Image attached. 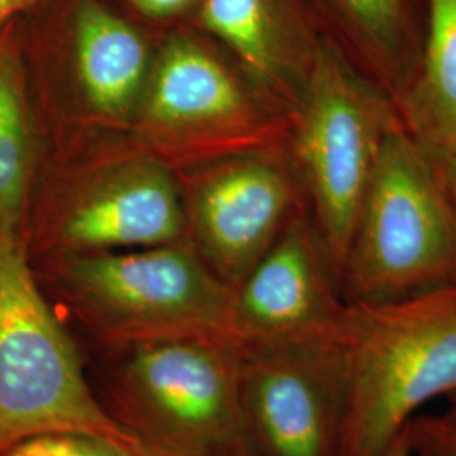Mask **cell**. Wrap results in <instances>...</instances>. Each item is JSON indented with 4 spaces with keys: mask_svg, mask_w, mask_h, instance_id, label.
<instances>
[{
    "mask_svg": "<svg viewBox=\"0 0 456 456\" xmlns=\"http://www.w3.org/2000/svg\"><path fill=\"white\" fill-rule=\"evenodd\" d=\"M395 124L387 102L333 39L322 37L308 63L294 151L338 281L380 149Z\"/></svg>",
    "mask_w": 456,
    "mask_h": 456,
    "instance_id": "obj_6",
    "label": "cell"
},
{
    "mask_svg": "<svg viewBox=\"0 0 456 456\" xmlns=\"http://www.w3.org/2000/svg\"><path fill=\"white\" fill-rule=\"evenodd\" d=\"M49 433H83L147 453L92 392L77 345L49 308L20 233L0 225V456Z\"/></svg>",
    "mask_w": 456,
    "mask_h": 456,
    "instance_id": "obj_3",
    "label": "cell"
},
{
    "mask_svg": "<svg viewBox=\"0 0 456 456\" xmlns=\"http://www.w3.org/2000/svg\"><path fill=\"white\" fill-rule=\"evenodd\" d=\"M61 277L88 322L115 345L230 338L235 288L180 242L75 254L63 262Z\"/></svg>",
    "mask_w": 456,
    "mask_h": 456,
    "instance_id": "obj_5",
    "label": "cell"
},
{
    "mask_svg": "<svg viewBox=\"0 0 456 456\" xmlns=\"http://www.w3.org/2000/svg\"><path fill=\"white\" fill-rule=\"evenodd\" d=\"M34 139L16 43L0 37V225L20 233L33 176Z\"/></svg>",
    "mask_w": 456,
    "mask_h": 456,
    "instance_id": "obj_15",
    "label": "cell"
},
{
    "mask_svg": "<svg viewBox=\"0 0 456 456\" xmlns=\"http://www.w3.org/2000/svg\"><path fill=\"white\" fill-rule=\"evenodd\" d=\"M291 186L279 164L247 156L210 171L193 195L191 218L201 257L239 286L279 239Z\"/></svg>",
    "mask_w": 456,
    "mask_h": 456,
    "instance_id": "obj_9",
    "label": "cell"
},
{
    "mask_svg": "<svg viewBox=\"0 0 456 456\" xmlns=\"http://www.w3.org/2000/svg\"><path fill=\"white\" fill-rule=\"evenodd\" d=\"M36 0H0V26L31 7Z\"/></svg>",
    "mask_w": 456,
    "mask_h": 456,
    "instance_id": "obj_21",
    "label": "cell"
},
{
    "mask_svg": "<svg viewBox=\"0 0 456 456\" xmlns=\"http://www.w3.org/2000/svg\"><path fill=\"white\" fill-rule=\"evenodd\" d=\"M435 158V156H433ZM435 161L438 164L441 178L444 181L450 195L453 198L456 205V158L448 156V158H435Z\"/></svg>",
    "mask_w": 456,
    "mask_h": 456,
    "instance_id": "obj_20",
    "label": "cell"
},
{
    "mask_svg": "<svg viewBox=\"0 0 456 456\" xmlns=\"http://www.w3.org/2000/svg\"><path fill=\"white\" fill-rule=\"evenodd\" d=\"M215 456H259L256 453V450L250 446V443H245V444H240V446H235V448H232V450H227V452H224V453H218V455Z\"/></svg>",
    "mask_w": 456,
    "mask_h": 456,
    "instance_id": "obj_23",
    "label": "cell"
},
{
    "mask_svg": "<svg viewBox=\"0 0 456 456\" xmlns=\"http://www.w3.org/2000/svg\"><path fill=\"white\" fill-rule=\"evenodd\" d=\"M203 28L262 80H273L303 46H314L297 0H203Z\"/></svg>",
    "mask_w": 456,
    "mask_h": 456,
    "instance_id": "obj_13",
    "label": "cell"
},
{
    "mask_svg": "<svg viewBox=\"0 0 456 456\" xmlns=\"http://www.w3.org/2000/svg\"><path fill=\"white\" fill-rule=\"evenodd\" d=\"M450 411H453V412H456V397L452 401V404H450Z\"/></svg>",
    "mask_w": 456,
    "mask_h": 456,
    "instance_id": "obj_24",
    "label": "cell"
},
{
    "mask_svg": "<svg viewBox=\"0 0 456 456\" xmlns=\"http://www.w3.org/2000/svg\"><path fill=\"white\" fill-rule=\"evenodd\" d=\"M419 77L406 98L408 131L435 158H456V0H424Z\"/></svg>",
    "mask_w": 456,
    "mask_h": 456,
    "instance_id": "obj_14",
    "label": "cell"
},
{
    "mask_svg": "<svg viewBox=\"0 0 456 456\" xmlns=\"http://www.w3.org/2000/svg\"><path fill=\"white\" fill-rule=\"evenodd\" d=\"M184 210L171 175L161 164H126L98 181L68 210L60 240L71 252L176 244Z\"/></svg>",
    "mask_w": 456,
    "mask_h": 456,
    "instance_id": "obj_10",
    "label": "cell"
},
{
    "mask_svg": "<svg viewBox=\"0 0 456 456\" xmlns=\"http://www.w3.org/2000/svg\"><path fill=\"white\" fill-rule=\"evenodd\" d=\"M132 7L149 19H171L186 12L196 0H129Z\"/></svg>",
    "mask_w": 456,
    "mask_h": 456,
    "instance_id": "obj_19",
    "label": "cell"
},
{
    "mask_svg": "<svg viewBox=\"0 0 456 456\" xmlns=\"http://www.w3.org/2000/svg\"><path fill=\"white\" fill-rule=\"evenodd\" d=\"M4 456H151L83 433H49L20 441Z\"/></svg>",
    "mask_w": 456,
    "mask_h": 456,
    "instance_id": "obj_17",
    "label": "cell"
},
{
    "mask_svg": "<svg viewBox=\"0 0 456 456\" xmlns=\"http://www.w3.org/2000/svg\"><path fill=\"white\" fill-rule=\"evenodd\" d=\"M411 456H456V412L418 414L406 426Z\"/></svg>",
    "mask_w": 456,
    "mask_h": 456,
    "instance_id": "obj_18",
    "label": "cell"
},
{
    "mask_svg": "<svg viewBox=\"0 0 456 456\" xmlns=\"http://www.w3.org/2000/svg\"><path fill=\"white\" fill-rule=\"evenodd\" d=\"M456 282V205L429 151L399 124L380 149L340 288L377 303Z\"/></svg>",
    "mask_w": 456,
    "mask_h": 456,
    "instance_id": "obj_2",
    "label": "cell"
},
{
    "mask_svg": "<svg viewBox=\"0 0 456 456\" xmlns=\"http://www.w3.org/2000/svg\"><path fill=\"white\" fill-rule=\"evenodd\" d=\"M379 456H411V448H409L406 429L403 431V435H401L397 440L392 441L387 450H384Z\"/></svg>",
    "mask_w": 456,
    "mask_h": 456,
    "instance_id": "obj_22",
    "label": "cell"
},
{
    "mask_svg": "<svg viewBox=\"0 0 456 456\" xmlns=\"http://www.w3.org/2000/svg\"><path fill=\"white\" fill-rule=\"evenodd\" d=\"M115 375V421L151 456H215L248 443L242 350L227 337L135 343Z\"/></svg>",
    "mask_w": 456,
    "mask_h": 456,
    "instance_id": "obj_4",
    "label": "cell"
},
{
    "mask_svg": "<svg viewBox=\"0 0 456 456\" xmlns=\"http://www.w3.org/2000/svg\"><path fill=\"white\" fill-rule=\"evenodd\" d=\"M139 112L152 132L184 134L242 124L250 109L220 60L193 37L176 34L151 68Z\"/></svg>",
    "mask_w": 456,
    "mask_h": 456,
    "instance_id": "obj_11",
    "label": "cell"
},
{
    "mask_svg": "<svg viewBox=\"0 0 456 456\" xmlns=\"http://www.w3.org/2000/svg\"><path fill=\"white\" fill-rule=\"evenodd\" d=\"M318 2L346 43L380 61L404 54L418 34L416 0Z\"/></svg>",
    "mask_w": 456,
    "mask_h": 456,
    "instance_id": "obj_16",
    "label": "cell"
},
{
    "mask_svg": "<svg viewBox=\"0 0 456 456\" xmlns=\"http://www.w3.org/2000/svg\"><path fill=\"white\" fill-rule=\"evenodd\" d=\"M338 337L242 350L245 433L257 455L342 456L346 374Z\"/></svg>",
    "mask_w": 456,
    "mask_h": 456,
    "instance_id": "obj_7",
    "label": "cell"
},
{
    "mask_svg": "<svg viewBox=\"0 0 456 456\" xmlns=\"http://www.w3.org/2000/svg\"><path fill=\"white\" fill-rule=\"evenodd\" d=\"M71 41L78 83L90 107L112 120L137 112L151 75L142 34L100 0H78Z\"/></svg>",
    "mask_w": 456,
    "mask_h": 456,
    "instance_id": "obj_12",
    "label": "cell"
},
{
    "mask_svg": "<svg viewBox=\"0 0 456 456\" xmlns=\"http://www.w3.org/2000/svg\"><path fill=\"white\" fill-rule=\"evenodd\" d=\"M345 308L320 235L293 225L235 286L228 337L240 350L333 340Z\"/></svg>",
    "mask_w": 456,
    "mask_h": 456,
    "instance_id": "obj_8",
    "label": "cell"
},
{
    "mask_svg": "<svg viewBox=\"0 0 456 456\" xmlns=\"http://www.w3.org/2000/svg\"><path fill=\"white\" fill-rule=\"evenodd\" d=\"M338 340L346 374L342 456H379L424 406L456 397V282L346 303Z\"/></svg>",
    "mask_w": 456,
    "mask_h": 456,
    "instance_id": "obj_1",
    "label": "cell"
}]
</instances>
